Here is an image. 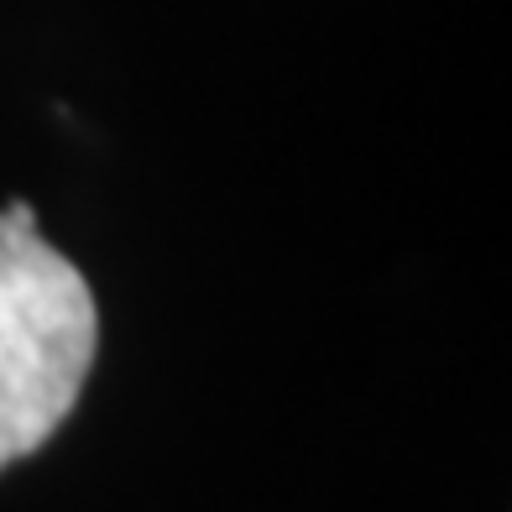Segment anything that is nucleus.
<instances>
[{
	"label": "nucleus",
	"mask_w": 512,
	"mask_h": 512,
	"mask_svg": "<svg viewBox=\"0 0 512 512\" xmlns=\"http://www.w3.org/2000/svg\"><path fill=\"white\" fill-rule=\"evenodd\" d=\"M100 345L84 272L0 215V471L27 460L74 413Z\"/></svg>",
	"instance_id": "nucleus-1"
}]
</instances>
